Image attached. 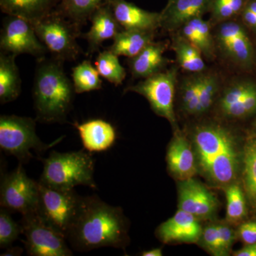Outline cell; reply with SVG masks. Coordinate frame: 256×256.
Segmentation results:
<instances>
[{
    "instance_id": "obj_1",
    "label": "cell",
    "mask_w": 256,
    "mask_h": 256,
    "mask_svg": "<svg viewBox=\"0 0 256 256\" xmlns=\"http://www.w3.org/2000/svg\"><path fill=\"white\" fill-rule=\"evenodd\" d=\"M66 240L79 252L104 247L124 248L128 242L127 224L122 210L96 195L82 197Z\"/></svg>"
},
{
    "instance_id": "obj_2",
    "label": "cell",
    "mask_w": 256,
    "mask_h": 256,
    "mask_svg": "<svg viewBox=\"0 0 256 256\" xmlns=\"http://www.w3.org/2000/svg\"><path fill=\"white\" fill-rule=\"evenodd\" d=\"M63 64L54 58L38 60L33 86L34 106L38 122H66L72 110L76 92Z\"/></svg>"
},
{
    "instance_id": "obj_3",
    "label": "cell",
    "mask_w": 256,
    "mask_h": 256,
    "mask_svg": "<svg viewBox=\"0 0 256 256\" xmlns=\"http://www.w3.org/2000/svg\"><path fill=\"white\" fill-rule=\"evenodd\" d=\"M193 141L198 165L207 178L218 186L233 183L239 156L232 132L222 126L205 124L194 130Z\"/></svg>"
},
{
    "instance_id": "obj_4",
    "label": "cell",
    "mask_w": 256,
    "mask_h": 256,
    "mask_svg": "<svg viewBox=\"0 0 256 256\" xmlns=\"http://www.w3.org/2000/svg\"><path fill=\"white\" fill-rule=\"evenodd\" d=\"M44 162L40 182L60 190H74L77 186L97 188L94 180L95 160L89 152L53 151Z\"/></svg>"
},
{
    "instance_id": "obj_5",
    "label": "cell",
    "mask_w": 256,
    "mask_h": 256,
    "mask_svg": "<svg viewBox=\"0 0 256 256\" xmlns=\"http://www.w3.org/2000/svg\"><path fill=\"white\" fill-rule=\"evenodd\" d=\"M31 23L52 58L63 62L78 58L82 52L77 42V38L80 36V26L60 10H53Z\"/></svg>"
},
{
    "instance_id": "obj_6",
    "label": "cell",
    "mask_w": 256,
    "mask_h": 256,
    "mask_svg": "<svg viewBox=\"0 0 256 256\" xmlns=\"http://www.w3.org/2000/svg\"><path fill=\"white\" fill-rule=\"evenodd\" d=\"M36 119L22 116H0V148L6 154L18 158L20 163H26L33 158L32 151L43 154L62 140L50 144L42 142L36 132Z\"/></svg>"
},
{
    "instance_id": "obj_7",
    "label": "cell",
    "mask_w": 256,
    "mask_h": 256,
    "mask_svg": "<svg viewBox=\"0 0 256 256\" xmlns=\"http://www.w3.org/2000/svg\"><path fill=\"white\" fill-rule=\"evenodd\" d=\"M40 194L36 213L45 223L66 238L78 215L82 197L75 190H60L38 182Z\"/></svg>"
},
{
    "instance_id": "obj_8",
    "label": "cell",
    "mask_w": 256,
    "mask_h": 256,
    "mask_svg": "<svg viewBox=\"0 0 256 256\" xmlns=\"http://www.w3.org/2000/svg\"><path fill=\"white\" fill-rule=\"evenodd\" d=\"M20 225L26 238L24 242L28 256H73L66 238L45 223L36 212L22 215Z\"/></svg>"
},
{
    "instance_id": "obj_9",
    "label": "cell",
    "mask_w": 256,
    "mask_h": 256,
    "mask_svg": "<svg viewBox=\"0 0 256 256\" xmlns=\"http://www.w3.org/2000/svg\"><path fill=\"white\" fill-rule=\"evenodd\" d=\"M38 194V182L28 178L20 162L16 170L2 178L0 204L10 212L28 214L36 212Z\"/></svg>"
},
{
    "instance_id": "obj_10",
    "label": "cell",
    "mask_w": 256,
    "mask_h": 256,
    "mask_svg": "<svg viewBox=\"0 0 256 256\" xmlns=\"http://www.w3.org/2000/svg\"><path fill=\"white\" fill-rule=\"evenodd\" d=\"M176 76L178 70L176 68H172L127 88L126 92H134L144 96L156 114L164 118L172 126H175L174 100Z\"/></svg>"
},
{
    "instance_id": "obj_11",
    "label": "cell",
    "mask_w": 256,
    "mask_h": 256,
    "mask_svg": "<svg viewBox=\"0 0 256 256\" xmlns=\"http://www.w3.org/2000/svg\"><path fill=\"white\" fill-rule=\"evenodd\" d=\"M0 48L5 54H30L38 60L45 58L48 53L46 47L37 36L31 22L11 15H8L3 21Z\"/></svg>"
},
{
    "instance_id": "obj_12",
    "label": "cell",
    "mask_w": 256,
    "mask_h": 256,
    "mask_svg": "<svg viewBox=\"0 0 256 256\" xmlns=\"http://www.w3.org/2000/svg\"><path fill=\"white\" fill-rule=\"evenodd\" d=\"M217 40L224 54L242 68L252 69L255 63V50L246 28L235 22L222 24Z\"/></svg>"
},
{
    "instance_id": "obj_13",
    "label": "cell",
    "mask_w": 256,
    "mask_h": 256,
    "mask_svg": "<svg viewBox=\"0 0 256 256\" xmlns=\"http://www.w3.org/2000/svg\"><path fill=\"white\" fill-rule=\"evenodd\" d=\"M178 193V208L197 218H210L218 208L214 194L193 178L181 181Z\"/></svg>"
},
{
    "instance_id": "obj_14",
    "label": "cell",
    "mask_w": 256,
    "mask_h": 256,
    "mask_svg": "<svg viewBox=\"0 0 256 256\" xmlns=\"http://www.w3.org/2000/svg\"><path fill=\"white\" fill-rule=\"evenodd\" d=\"M202 230L198 218L180 210L172 217L163 222L156 229V236L164 244L196 242L201 238Z\"/></svg>"
},
{
    "instance_id": "obj_15",
    "label": "cell",
    "mask_w": 256,
    "mask_h": 256,
    "mask_svg": "<svg viewBox=\"0 0 256 256\" xmlns=\"http://www.w3.org/2000/svg\"><path fill=\"white\" fill-rule=\"evenodd\" d=\"M89 31L82 36L88 43L87 56L98 52L102 43L106 40H114L120 31L122 30L114 18L108 1L101 5L90 16Z\"/></svg>"
},
{
    "instance_id": "obj_16",
    "label": "cell",
    "mask_w": 256,
    "mask_h": 256,
    "mask_svg": "<svg viewBox=\"0 0 256 256\" xmlns=\"http://www.w3.org/2000/svg\"><path fill=\"white\" fill-rule=\"evenodd\" d=\"M108 3L122 30L154 31L161 25V14L146 11L126 0H108Z\"/></svg>"
},
{
    "instance_id": "obj_17",
    "label": "cell",
    "mask_w": 256,
    "mask_h": 256,
    "mask_svg": "<svg viewBox=\"0 0 256 256\" xmlns=\"http://www.w3.org/2000/svg\"><path fill=\"white\" fill-rule=\"evenodd\" d=\"M82 146L89 152H101L112 148L117 138L112 124L102 119H94L75 124Z\"/></svg>"
},
{
    "instance_id": "obj_18",
    "label": "cell",
    "mask_w": 256,
    "mask_h": 256,
    "mask_svg": "<svg viewBox=\"0 0 256 256\" xmlns=\"http://www.w3.org/2000/svg\"><path fill=\"white\" fill-rule=\"evenodd\" d=\"M166 162L170 172L181 181L193 178L196 172L194 153L188 140L181 134H176L170 142Z\"/></svg>"
},
{
    "instance_id": "obj_19",
    "label": "cell",
    "mask_w": 256,
    "mask_h": 256,
    "mask_svg": "<svg viewBox=\"0 0 256 256\" xmlns=\"http://www.w3.org/2000/svg\"><path fill=\"white\" fill-rule=\"evenodd\" d=\"M210 0H172L161 14V25L169 30L182 26L188 21L201 16Z\"/></svg>"
},
{
    "instance_id": "obj_20",
    "label": "cell",
    "mask_w": 256,
    "mask_h": 256,
    "mask_svg": "<svg viewBox=\"0 0 256 256\" xmlns=\"http://www.w3.org/2000/svg\"><path fill=\"white\" fill-rule=\"evenodd\" d=\"M164 50V44L152 42L136 56L130 58V68L133 76L146 78L161 72L166 64Z\"/></svg>"
},
{
    "instance_id": "obj_21",
    "label": "cell",
    "mask_w": 256,
    "mask_h": 256,
    "mask_svg": "<svg viewBox=\"0 0 256 256\" xmlns=\"http://www.w3.org/2000/svg\"><path fill=\"white\" fill-rule=\"evenodd\" d=\"M18 56L0 54V102L2 105L16 100L21 94L22 80L15 62Z\"/></svg>"
},
{
    "instance_id": "obj_22",
    "label": "cell",
    "mask_w": 256,
    "mask_h": 256,
    "mask_svg": "<svg viewBox=\"0 0 256 256\" xmlns=\"http://www.w3.org/2000/svg\"><path fill=\"white\" fill-rule=\"evenodd\" d=\"M60 0H0L2 11L30 22L42 18L53 11Z\"/></svg>"
},
{
    "instance_id": "obj_23",
    "label": "cell",
    "mask_w": 256,
    "mask_h": 256,
    "mask_svg": "<svg viewBox=\"0 0 256 256\" xmlns=\"http://www.w3.org/2000/svg\"><path fill=\"white\" fill-rule=\"evenodd\" d=\"M154 32L122 30L114 37V43L108 50L118 56L133 58L152 42Z\"/></svg>"
},
{
    "instance_id": "obj_24",
    "label": "cell",
    "mask_w": 256,
    "mask_h": 256,
    "mask_svg": "<svg viewBox=\"0 0 256 256\" xmlns=\"http://www.w3.org/2000/svg\"><path fill=\"white\" fill-rule=\"evenodd\" d=\"M173 48L180 66L192 73H200L205 68V64L202 52L196 46L182 36L175 38Z\"/></svg>"
},
{
    "instance_id": "obj_25",
    "label": "cell",
    "mask_w": 256,
    "mask_h": 256,
    "mask_svg": "<svg viewBox=\"0 0 256 256\" xmlns=\"http://www.w3.org/2000/svg\"><path fill=\"white\" fill-rule=\"evenodd\" d=\"M90 60H82L72 69V82L76 94L94 92L102 88V80Z\"/></svg>"
},
{
    "instance_id": "obj_26",
    "label": "cell",
    "mask_w": 256,
    "mask_h": 256,
    "mask_svg": "<svg viewBox=\"0 0 256 256\" xmlns=\"http://www.w3.org/2000/svg\"><path fill=\"white\" fill-rule=\"evenodd\" d=\"M60 11L79 26L86 23L101 5L108 0H60Z\"/></svg>"
},
{
    "instance_id": "obj_27",
    "label": "cell",
    "mask_w": 256,
    "mask_h": 256,
    "mask_svg": "<svg viewBox=\"0 0 256 256\" xmlns=\"http://www.w3.org/2000/svg\"><path fill=\"white\" fill-rule=\"evenodd\" d=\"M95 66L101 77L114 85H121L126 77V70L120 63L118 56L107 50L99 52Z\"/></svg>"
},
{
    "instance_id": "obj_28",
    "label": "cell",
    "mask_w": 256,
    "mask_h": 256,
    "mask_svg": "<svg viewBox=\"0 0 256 256\" xmlns=\"http://www.w3.org/2000/svg\"><path fill=\"white\" fill-rule=\"evenodd\" d=\"M244 162L246 192L252 204L256 206V140L246 146Z\"/></svg>"
},
{
    "instance_id": "obj_29",
    "label": "cell",
    "mask_w": 256,
    "mask_h": 256,
    "mask_svg": "<svg viewBox=\"0 0 256 256\" xmlns=\"http://www.w3.org/2000/svg\"><path fill=\"white\" fill-rule=\"evenodd\" d=\"M226 218L230 223H237L246 214L245 196L238 184H230L226 190Z\"/></svg>"
},
{
    "instance_id": "obj_30",
    "label": "cell",
    "mask_w": 256,
    "mask_h": 256,
    "mask_svg": "<svg viewBox=\"0 0 256 256\" xmlns=\"http://www.w3.org/2000/svg\"><path fill=\"white\" fill-rule=\"evenodd\" d=\"M256 87V82L252 80H240L236 82L224 90L220 98V111L228 109L238 104Z\"/></svg>"
},
{
    "instance_id": "obj_31",
    "label": "cell",
    "mask_w": 256,
    "mask_h": 256,
    "mask_svg": "<svg viewBox=\"0 0 256 256\" xmlns=\"http://www.w3.org/2000/svg\"><path fill=\"white\" fill-rule=\"evenodd\" d=\"M201 82L202 76L190 77L183 82L181 89L182 104L186 114H196Z\"/></svg>"
},
{
    "instance_id": "obj_32",
    "label": "cell",
    "mask_w": 256,
    "mask_h": 256,
    "mask_svg": "<svg viewBox=\"0 0 256 256\" xmlns=\"http://www.w3.org/2000/svg\"><path fill=\"white\" fill-rule=\"evenodd\" d=\"M9 210L1 207L0 210V248H8L12 245L22 233L21 225L12 218Z\"/></svg>"
},
{
    "instance_id": "obj_33",
    "label": "cell",
    "mask_w": 256,
    "mask_h": 256,
    "mask_svg": "<svg viewBox=\"0 0 256 256\" xmlns=\"http://www.w3.org/2000/svg\"><path fill=\"white\" fill-rule=\"evenodd\" d=\"M218 79L212 74L202 75L201 86L198 95V106L196 114L207 112L212 104L218 92Z\"/></svg>"
},
{
    "instance_id": "obj_34",
    "label": "cell",
    "mask_w": 256,
    "mask_h": 256,
    "mask_svg": "<svg viewBox=\"0 0 256 256\" xmlns=\"http://www.w3.org/2000/svg\"><path fill=\"white\" fill-rule=\"evenodd\" d=\"M186 23L191 25L192 28L197 32L201 38L203 45L202 54L207 58H213L214 56V45L208 23L202 20L201 16L192 18Z\"/></svg>"
},
{
    "instance_id": "obj_35",
    "label": "cell",
    "mask_w": 256,
    "mask_h": 256,
    "mask_svg": "<svg viewBox=\"0 0 256 256\" xmlns=\"http://www.w3.org/2000/svg\"><path fill=\"white\" fill-rule=\"evenodd\" d=\"M229 118L242 119L256 114V87L238 104L222 112Z\"/></svg>"
},
{
    "instance_id": "obj_36",
    "label": "cell",
    "mask_w": 256,
    "mask_h": 256,
    "mask_svg": "<svg viewBox=\"0 0 256 256\" xmlns=\"http://www.w3.org/2000/svg\"><path fill=\"white\" fill-rule=\"evenodd\" d=\"M245 0H215L214 15L217 20H226L244 10Z\"/></svg>"
},
{
    "instance_id": "obj_37",
    "label": "cell",
    "mask_w": 256,
    "mask_h": 256,
    "mask_svg": "<svg viewBox=\"0 0 256 256\" xmlns=\"http://www.w3.org/2000/svg\"><path fill=\"white\" fill-rule=\"evenodd\" d=\"M204 247L216 256H224L220 246L217 224L208 226L202 232L201 238Z\"/></svg>"
},
{
    "instance_id": "obj_38",
    "label": "cell",
    "mask_w": 256,
    "mask_h": 256,
    "mask_svg": "<svg viewBox=\"0 0 256 256\" xmlns=\"http://www.w3.org/2000/svg\"><path fill=\"white\" fill-rule=\"evenodd\" d=\"M218 236H220V246L224 256H228L230 252V248L233 245L235 234L233 229L226 224H217Z\"/></svg>"
},
{
    "instance_id": "obj_39",
    "label": "cell",
    "mask_w": 256,
    "mask_h": 256,
    "mask_svg": "<svg viewBox=\"0 0 256 256\" xmlns=\"http://www.w3.org/2000/svg\"><path fill=\"white\" fill-rule=\"evenodd\" d=\"M238 235L246 244L256 242V222H248L242 224Z\"/></svg>"
},
{
    "instance_id": "obj_40",
    "label": "cell",
    "mask_w": 256,
    "mask_h": 256,
    "mask_svg": "<svg viewBox=\"0 0 256 256\" xmlns=\"http://www.w3.org/2000/svg\"><path fill=\"white\" fill-rule=\"evenodd\" d=\"M242 20L249 28L256 32V14L248 9L246 6H244L242 12Z\"/></svg>"
},
{
    "instance_id": "obj_41",
    "label": "cell",
    "mask_w": 256,
    "mask_h": 256,
    "mask_svg": "<svg viewBox=\"0 0 256 256\" xmlns=\"http://www.w3.org/2000/svg\"><path fill=\"white\" fill-rule=\"evenodd\" d=\"M236 256H256V242L246 244L244 248L235 252Z\"/></svg>"
},
{
    "instance_id": "obj_42",
    "label": "cell",
    "mask_w": 256,
    "mask_h": 256,
    "mask_svg": "<svg viewBox=\"0 0 256 256\" xmlns=\"http://www.w3.org/2000/svg\"><path fill=\"white\" fill-rule=\"evenodd\" d=\"M23 252V249L20 247H12L10 246L6 248V252L3 254H1L2 256H21Z\"/></svg>"
},
{
    "instance_id": "obj_43",
    "label": "cell",
    "mask_w": 256,
    "mask_h": 256,
    "mask_svg": "<svg viewBox=\"0 0 256 256\" xmlns=\"http://www.w3.org/2000/svg\"><path fill=\"white\" fill-rule=\"evenodd\" d=\"M162 248H160L146 250V252H143L141 254L142 256H162Z\"/></svg>"
},
{
    "instance_id": "obj_44",
    "label": "cell",
    "mask_w": 256,
    "mask_h": 256,
    "mask_svg": "<svg viewBox=\"0 0 256 256\" xmlns=\"http://www.w3.org/2000/svg\"><path fill=\"white\" fill-rule=\"evenodd\" d=\"M246 6L256 14V0H249Z\"/></svg>"
}]
</instances>
